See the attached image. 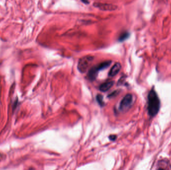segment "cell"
<instances>
[{
    "mask_svg": "<svg viewBox=\"0 0 171 170\" xmlns=\"http://www.w3.org/2000/svg\"><path fill=\"white\" fill-rule=\"evenodd\" d=\"M109 138L110 140H112V141H114V140H116L117 138L116 135H111V136H109Z\"/></svg>",
    "mask_w": 171,
    "mask_h": 170,
    "instance_id": "obj_12",
    "label": "cell"
},
{
    "mask_svg": "<svg viewBox=\"0 0 171 170\" xmlns=\"http://www.w3.org/2000/svg\"><path fill=\"white\" fill-rule=\"evenodd\" d=\"M97 101L98 102L99 104L101 106H104L105 103L103 101V97L101 95H98L96 96Z\"/></svg>",
    "mask_w": 171,
    "mask_h": 170,
    "instance_id": "obj_10",
    "label": "cell"
},
{
    "mask_svg": "<svg viewBox=\"0 0 171 170\" xmlns=\"http://www.w3.org/2000/svg\"><path fill=\"white\" fill-rule=\"evenodd\" d=\"M114 82L113 81H108L102 83L99 86V89L101 91L106 92L112 87L114 85Z\"/></svg>",
    "mask_w": 171,
    "mask_h": 170,
    "instance_id": "obj_7",
    "label": "cell"
},
{
    "mask_svg": "<svg viewBox=\"0 0 171 170\" xmlns=\"http://www.w3.org/2000/svg\"><path fill=\"white\" fill-rule=\"evenodd\" d=\"M93 6L104 11H113L118 8L116 5L108 3H95L93 4Z\"/></svg>",
    "mask_w": 171,
    "mask_h": 170,
    "instance_id": "obj_5",
    "label": "cell"
},
{
    "mask_svg": "<svg viewBox=\"0 0 171 170\" xmlns=\"http://www.w3.org/2000/svg\"><path fill=\"white\" fill-rule=\"evenodd\" d=\"M133 101V97L131 94H127L121 100L120 104V109L121 111H125L131 107Z\"/></svg>",
    "mask_w": 171,
    "mask_h": 170,
    "instance_id": "obj_4",
    "label": "cell"
},
{
    "mask_svg": "<svg viewBox=\"0 0 171 170\" xmlns=\"http://www.w3.org/2000/svg\"><path fill=\"white\" fill-rule=\"evenodd\" d=\"M121 67L122 66H121V64H120V63H115L110 70L109 76L110 77H114L121 70Z\"/></svg>",
    "mask_w": 171,
    "mask_h": 170,
    "instance_id": "obj_6",
    "label": "cell"
},
{
    "mask_svg": "<svg viewBox=\"0 0 171 170\" xmlns=\"http://www.w3.org/2000/svg\"><path fill=\"white\" fill-rule=\"evenodd\" d=\"M112 62L111 60H108L106 62H104L102 63L94 66L92 67L89 71L88 72L87 77L88 79L91 81L95 80V79H96L98 72L100 70H102L103 69L108 68L110 65H111Z\"/></svg>",
    "mask_w": 171,
    "mask_h": 170,
    "instance_id": "obj_2",
    "label": "cell"
},
{
    "mask_svg": "<svg viewBox=\"0 0 171 170\" xmlns=\"http://www.w3.org/2000/svg\"><path fill=\"white\" fill-rule=\"evenodd\" d=\"M119 91L118 90V91H117V90H116L115 91L112 92L111 94H110V95H108V97H111H111H115L117 95L119 94Z\"/></svg>",
    "mask_w": 171,
    "mask_h": 170,
    "instance_id": "obj_11",
    "label": "cell"
},
{
    "mask_svg": "<svg viewBox=\"0 0 171 170\" xmlns=\"http://www.w3.org/2000/svg\"><path fill=\"white\" fill-rule=\"evenodd\" d=\"M82 1L84 3H86V4H89V3L88 0H82Z\"/></svg>",
    "mask_w": 171,
    "mask_h": 170,
    "instance_id": "obj_13",
    "label": "cell"
},
{
    "mask_svg": "<svg viewBox=\"0 0 171 170\" xmlns=\"http://www.w3.org/2000/svg\"><path fill=\"white\" fill-rule=\"evenodd\" d=\"M158 169H171V165L169 162L166 160H161L159 162Z\"/></svg>",
    "mask_w": 171,
    "mask_h": 170,
    "instance_id": "obj_8",
    "label": "cell"
},
{
    "mask_svg": "<svg viewBox=\"0 0 171 170\" xmlns=\"http://www.w3.org/2000/svg\"><path fill=\"white\" fill-rule=\"evenodd\" d=\"M160 101L154 89H151L148 96V111L150 116L154 117L160 110Z\"/></svg>",
    "mask_w": 171,
    "mask_h": 170,
    "instance_id": "obj_1",
    "label": "cell"
},
{
    "mask_svg": "<svg viewBox=\"0 0 171 170\" xmlns=\"http://www.w3.org/2000/svg\"><path fill=\"white\" fill-rule=\"evenodd\" d=\"M130 34L129 32H125L122 33L119 37L118 40L119 42H123L129 37Z\"/></svg>",
    "mask_w": 171,
    "mask_h": 170,
    "instance_id": "obj_9",
    "label": "cell"
},
{
    "mask_svg": "<svg viewBox=\"0 0 171 170\" xmlns=\"http://www.w3.org/2000/svg\"><path fill=\"white\" fill-rule=\"evenodd\" d=\"M93 60V56H85L80 59L77 67L81 73H85L86 72Z\"/></svg>",
    "mask_w": 171,
    "mask_h": 170,
    "instance_id": "obj_3",
    "label": "cell"
}]
</instances>
